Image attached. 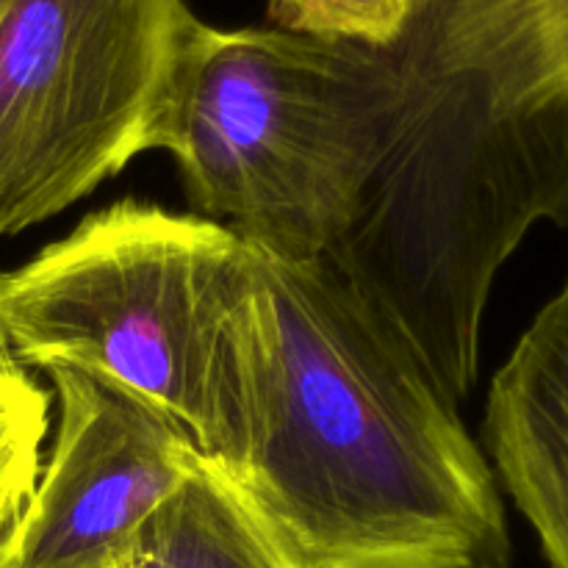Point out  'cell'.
<instances>
[{"instance_id": "obj_8", "label": "cell", "mask_w": 568, "mask_h": 568, "mask_svg": "<svg viewBox=\"0 0 568 568\" xmlns=\"http://www.w3.org/2000/svg\"><path fill=\"white\" fill-rule=\"evenodd\" d=\"M399 44L436 70L471 72L505 105L568 125V0H427Z\"/></svg>"}, {"instance_id": "obj_6", "label": "cell", "mask_w": 568, "mask_h": 568, "mask_svg": "<svg viewBox=\"0 0 568 568\" xmlns=\"http://www.w3.org/2000/svg\"><path fill=\"white\" fill-rule=\"evenodd\" d=\"M44 375L59 433L6 568H114L203 455L136 394L64 366Z\"/></svg>"}, {"instance_id": "obj_3", "label": "cell", "mask_w": 568, "mask_h": 568, "mask_svg": "<svg viewBox=\"0 0 568 568\" xmlns=\"http://www.w3.org/2000/svg\"><path fill=\"white\" fill-rule=\"evenodd\" d=\"M410 98L399 48L200 26L161 148L192 203L247 247L322 261L353 220Z\"/></svg>"}, {"instance_id": "obj_4", "label": "cell", "mask_w": 568, "mask_h": 568, "mask_svg": "<svg viewBox=\"0 0 568 568\" xmlns=\"http://www.w3.org/2000/svg\"><path fill=\"white\" fill-rule=\"evenodd\" d=\"M244 261L222 222L128 197L0 277V327L22 366L114 383L205 455Z\"/></svg>"}, {"instance_id": "obj_9", "label": "cell", "mask_w": 568, "mask_h": 568, "mask_svg": "<svg viewBox=\"0 0 568 568\" xmlns=\"http://www.w3.org/2000/svg\"><path fill=\"white\" fill-rule=\"evenodd\" d=\"M114 568H297L209 458L144 521Z\"/></svg>"}, {"instance_id": "obj_13", "label": "cell", "mask_w": 568, "mask_h": 568, "mask_svg": "<svg viewBox=\"0 0 568 568\" xmlns=\"http://www.w3.org/2000/svg\"><path fill=\"white\" fill-rule=\"evenodd\" d=\"M9 552H11V547L6 541H0V568H6L9 566Z\"/></svg>"}, {"instance_id": "obj_10", "label": "cell", "mask_w": 568, "mask_h": 568, "mask_svg": "<svg viewBox=\"0 0 568 568\" xmlns=\"http://www.w3.org/2000/svg\"><path fill=\"white\" fill-rule=\"evenodd\" d=\"M50 397L28 372L0 388V541L11 547L42 475Z\"/></svg>"}, {"instance_id": "obj_1", "label": "cell", "mask_w": 568, "mask_h": 568, "mask_svg": "<svg viewBox=\"0 0 568 568\" xmlns=\"http://www.w3.org/2000/svg\"><path fill=\"white\" fill-rule=\"evenodd\" d=\"M203 458L297 568H510L458 405L322 261L247 247Z\"/></svg>"}, {"instance_id": "obj_7", "label": "cell", "mask_w": 568, "mask_h": 568, "mask_svg": "<svg viewBox=\"0 0 568 568\" xmlns=\"http://www.w3.org/2000/svg\"><path fill=\"white\" fill-rule=\"evenodd\" d=\"M483 442L549 568H568V277L488 388Z\"/></svg>"}, {"instance_id": "obj_5", "label": "cell", "mask_w": 568, "mask_h": 568, "mask_svg": "<svg viewBox=\"0 0 568 568\" xmlns=\"http://www.w3.org/2000/svg\"><path fill=\"white\" fill-rule=\"evenodd\" d=\"M200 26L186 0H0V236L161 148Z\"/></svg>"}, {"instance_id": "obj_12", "label": "cell", "mask_w": 568, "mask_h": 568, "mask_svg": "<svg viewBox=\"0 0 568 568\" xmlns=\"http://www.w3.org/2000/svg\"><path fill=\"white\" fill-rule=\"evenodd\" d=\"M0 277H3V272H0ZM22 372H26V366L14 358V353L9 347V338H6L3 327H0V388L14 381L17 375H22Z\"/></svg>"}, {"instance_id": "obj_11", "label": "cell", "mask_w": 568, "mask_h": 568, "mask_svg": "<svg viewBox=\"0 0 568 568\" xmlns=\"http://www.w3.org/2000/svg\"><path fill=\"white\" fill-rule=\"evenodd\" d=\"M427 9V0H270L275 28L327 42L392 50Z\"/></svg>"}, {"instance_id": "obj_2", "label": "cell", "mask_w": 568, "mask_h": 568, "mask_svg": "<svg viewBox=\"0 0 568 568\" xmlns=\"http://www.w3.org/2000/svg\"><path fill=\"white\" fill-rule=\"evenodd\" d=\"M397 48L408 105L322 264L458 405L480 375L497 272L532 225L568 227V125Z\"/></svg>"}]
</instances>
